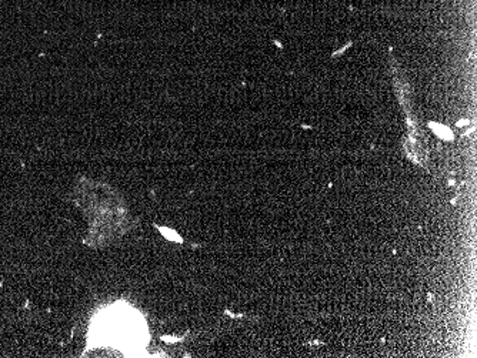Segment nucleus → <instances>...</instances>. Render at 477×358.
I'll return each instance as SVG.
<instances>
[{"mask_svg":"<svg viewBox=\"0 0 477 358\" xmlns=\"http://www.w3.org/2000/svg\"><path fill=\"white\" fill-rule=\"evenodd\" d=\"M433 130H436V133H439L441 137H446V134H448L449 137H452L450 131H449V130H446V129H441V130H439L437 127H433Z\"/></svg>","mask_w":477,"mask_h":358,"instance_id":"f03ea898","label":"nucleus"},{"mask_svg":"<svg viewBox=\"0 0 477 358\" xmlns=\"http://www.w3.org/2000/svg\"><path fill=\"white\" fill-rule=\"evenodd\" d=\"M136 314H129L126 307L123 308H106L101 313L96 324L93 326L94 340H99L106 347H115L120 351L129 352L131 348L138 347L139 343V323Z\"/></svg>","mask_w":477,"mask_h":358,"instance_id":"f257e3e1","label":"nucleus"}]
</instances>
